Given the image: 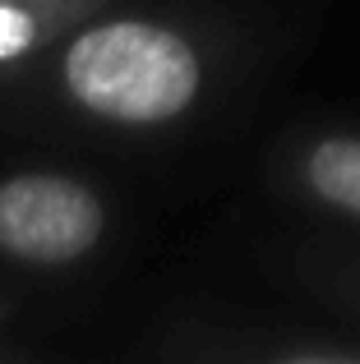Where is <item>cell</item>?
Segmentation results:
<instances>
[{"label":"cell","mask_w":360,"mask_h":364,"mask_svg":"<svg viewBox=\"0 0 360 364\" xmlns=\"http://www.w3.org/2000/svg\"><path fill=\"white\" fill-rule=\"evenodd\" d=\"M55 83L74 111L120 124L157 129L180 120L203 92V55L180 28L144 14L92 18L60 42Z\"/></svg>","instance_id":"6da1fadb"},{"label":"cell","mask_w":360,"mask_h":364,"mask_svg":"<svg viewBox=\"0 0 360 364\" xmlns=\"http://www.w3.org/2000/svg\"><path fill=\"white\" fill-rule=\"evenodd\" d=\"M107 203L65 171H9L0 176V258L18 267L83 263L107 235Z\"/></svg>","instance_id":"7a4b0ae2"},{"label":"cell","mask_w":360,"mask_h":364,"mask_svg":"<svg viewBox=\"0 0 360 364\" xmlns=\"http://www.w3.org/2000/svg\"><path fill=\"white\" fill-rule=\"evenodd\" d=\"M305 185L328 208L360 217V139H324L305 157Z\"/></svg>","instance_id":"277c9868"},{"label":"cell","mask_w":360,"mask_h":364,"mask_svg":"<svg viewBox=\"0 0 360 364\" xmlns=\"http://www.w3.org/2000/svg\"><path fill=\"white\" fill-rule=\"evenodd\" d=\"M97 0H0V70L33 60L60 33H74Z\"/></svg>","instance_id":"3957f363"}]
</instances>
